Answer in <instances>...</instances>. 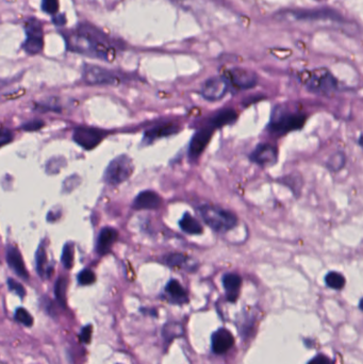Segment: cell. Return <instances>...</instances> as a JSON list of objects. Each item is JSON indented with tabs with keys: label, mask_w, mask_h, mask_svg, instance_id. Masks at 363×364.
Listing matches in <instances>:
<instances>
[{
	"label": "cell",
	"mask_w": 363,
	"mask_h": 364,
	"mask_svg": "<svg viewBox=\"0 0 363 364\" xmlns=\"http://www.w3.org/2000/svg\"><path fill=\"white\" fill-rule=\"evenodd\" d=\"M96 276L91 270H83L78 276V281L82 285H90L95 283Z\"/></svg>",
	"instance_id": "obj_30"
},
{
	"label": "cell",
	"mask_w": 363,
	"mask_h": 364,
	"mask_svg": "<svg viewBox=\"0 0 363 364\" xmlns=\"http://www.w3.org/2000/svg\"><path fill=\"white\" fill-rule=\"evenodd\" d=\"M345 162L346 156L344 155V153L337 152L329 158V160L327 162V167L331 171H339L344 167Z\"/></svg>",
	"instance_id": "obj_24"
},
{
	"label": "cell",
	"mask_w": 363,
	"mask_h": 364,
	"mask_svg": "<svg viewBox=\"0 0 363 364\" xmlns=\"http://www.w3.org/2000/svg\"><path fill=\"white\" fill-rule=\"evenodd\" d=\"M37 270L40 277H44L46 272V263H47V256L46 250L43 246H40L37 251Z\"/></svg>",
	"instance_id": "obj_27"
},
{
	"label": "cell",
	"mask_w": 363,
	"mask_h": 364,
	"mask_svg": "<svg viewBox=\"0 0 363 364\" xmlns=\"http://www.w3.org/2000/svg\"><path fill=\"white\" fill-rule=\"evenodd\" d=\"M212 134H213V128H203L195 132V134L192 136L189 145L188 154L190 159L196 160L202 155L204 148L208 146Z\"/></svg>",
	"instance_id": "obj_13"
},
{
	"label": "cell",
	"mask_w": 363,
	"mask_h": 364,
	"mask_svg": "<svg viewBox=\"0 0 363 364\" xmlns=\"http://www.w3.org/2000/svg\"><path fill=\"white\" fill-rule=\"evenodd\" d=\"M238 119V114L234 109H223L218 111L210 121L212 128H222L224 126L231 125Z\"/></svg>",
	"instance_id": "obj_21"
},
{
	"label": "cell",
	"mask_w": 363,
	"mask_h": 364,
	"mask_svg": "<svg viewBox=\"0 0 363 364\" xmlns=\"http://www.w3.org/2000/svg\"><path fill=\"white\" fill-rule=\"evenodd\" d=\"M6 260L11 266V269L14 271L19 277L24 279L28 278V272L26 270L24 260L20 252L15 247H9L8 252H6Z\"/></svg>",
	"instance_id": "obj_20"
},
{
	"label": "cell",
	"mask_w": 363,
	"mask_h": 364,
	"mask_svg": "<svg viewBox=\"0 0 363 364\" xmlns=\"http://www.w3.org/2000/svg\"><path fill=\"white\" fill-rule=\"evenodd\" d=\"M308 364H333V362L325 355H318L316 358H313Z\"/></svg>",
	"instance_id": "obj_38"
},
{
	"label": "cell",
	"mask_w": 363,
	"mask_h": 364,
	"mask_svg": "<svg viewBox=\"0 0 363 364\" xmlns=\"http://www.w3.org/2000/svg\"><path fill=\"white\" fill-rule=\"evenodd\" d=\"M83 79L88 84H116L119 79L105 68L95 65H85Z\"/></svg>",
	"instance_id": "obj_11"
},
{
	"label": "cell",
	"mask_w": 363,
	"mask_h": 364,
	"mask_svg": "<svg viewBox=\"0 0 363 364\" xmlns=\"http://www.w3.org/2000/svg\"><path fill=\"white\" fill-rule=\"evenodd\" d=\"M212 350L216 355H223L227 353L228 350L234 346L235 339L234 335L227 329L221 328L216 330L211 338Z\"/></svg>",
	"instance_id": "obj_16"
},
{
	"label": "cell",
	"mask_w": 363,
	"mask_h": 364,
	"mask_svg": "<svg viewBox=\"0 0 363 364\" xmlns=\"http://www.w3.org/2000/svg\"><path fill=\"white\" fill-rule=\"evenodd\" d=\"M15 318H16L17 321H19L25 326H31L33 324L32 317L29 314L28 311L25 310L24 308L17 309L16 313H15Z\"/></svg>",
	"instance_id": "obj_31"
},
{
	"label": "cell",
	"mask_w": 363,
	"mask_h": 364,
	"mask_svg": "<svg viewBox=\"0 0 363 364\" xmlns=\"http://www.w3.org/2000/svg\"><path fill=\"white\" fill-rule=\"evenodd\" d=\"M92 335V326H86L83 328V330L81 332V340L84 343H88L91 340Z\"/></svg>",
	"instance_id": "obj_39"
},
{
	"label": "cell",
	"mask_w": 363,
	"mask_h": 364,
	"mask_svg": "<svg viewBox=\"0 0 363 364\" xmlns=\"http://www.w3.org/2000/svg\"><path fill=\"white\" fill-rule=\"evenodd\" d=\"M80 184V178L77 175L71 176L70 178L64 181L63 183V191L64 192H72L76 189Z\"/></svg>",
	"instance_id": "obj_33"
},
{
	"label": "cell",
	"mask_w": 363,
	"mask_h": 364,
	"mask_svg": "<svg viewBox=\"0 0 363 364\" xmlns=\"http://www.w3.org/2000/svg\"><path fill=\"white\" fill-rule=\"evenodd\" d=\"M62 263L65 269L70 270L74 265V245L73 243L65 244L62 252Z\"/></svg>",
	"instance_id": "obj_28"
},
{
	"label": "cell",
	"mask_w": 363,
	"mask_h": 364,
	"mask_svg": "<svg viewBox=\"0 0 363 364\" xmlns=\"http://www.w3.org/2000/svg\"><path fill=\"white\" fill-rule=\"evenodd\" d=\"M241 284H242V279L239 276V275L234 274V273H228V274L224 275L223 285L226 291V296H227V299L231 301V303H235V301L238 299L240 288H241Z\"/></svg>",
	"instance_id": "obj_18"
},
{
	"label": "cell",
	"mask_w": 363,
	"mask_h": 364,
	"mask_svg": "<svg viewBox=\"0 0 363 364\" xmlns=\"http://www.w3.org/2000/svg\"><path fill=\"white\" fill-rule=\"evenodd\" d=\"M325 283L327 286L333 290H341L345 285V278L342 274L338 272H329L325 277Z\"/></svg>",
	"instance_id": "obj_23"
},
{
	"label": "cell",
	"mask_w": 363,
	"mask_h": 364,
	"mask_svg": "<svg viewBox=\"0 0 363 364\" xmlns=\"http://www.w3.org/2000/svg\"><path fill=\"white\" fill-rule=\"evenodd\" d=\"M180 229L191 236H198L202 232V226L197 219L192 216L189 212H186L179 221Z\"/></svg>",
	"instance_id": "obj_22"
},
{
	"label": "cell",
	"mask_w": 363,
	"mask_h": 364,
	"mask_svg": "<svg viewBox=\"0 0 363 364\" xmlns=\"http://www.w3.org/2000/svg\"><path fill=\"white\" fill-rule=\"evenodd\" d=\"M228 82L224 77H212L203 82L201 94L205 100L216 101L224 97L228 91Z\"/></svg>",
	"instance_id": "obj_8"
},
{
	"label": "cell",
	"mask_w": 363,
	"mask_h": 364,
	"mask_svg": "<svg viewBox=\"0 0 363 364\" xmlns=\"http://www.w3.org/2000/svg\"><path fill=\"white\" fill-rule=\"evenodd\" d=\"M359 145L362 147V136H359Z\"/></svg>",
	"instance_id": "obj_41"
},
{
	"label": "cell",
	"mask_w": 363,
	"mask_h": 364,
	"mask_svg": "<svg viewBox=\"0 0 363 364\" xmlns=\"http://www.w3.org/2000/svg\"><path fill=\"white\" fill-rule=\"evenodd\" d=\"M13 139V134L10 130L0 129V147L9 144Z\"/></svg>",
	"instance_id": "obj_37"
},
{
	"label": "cell",
	"mask_w": 363,
	"mask_h": 364,
	"mask_svg": "<svg viewBox=\"0 0 363 364\" xmlns=\"http://www.w3.org/2000/svg\"><path fill=\"white\" fill-rule=\"evenodd\" d=\"M118 237L119 232L114 228L106 227L102 229L99 233L97 245H96V251H97L99 255H106L107 252L110 251L112 246L115 244Z\"/></svg>",
	"instance_id": "obj_17"
},
{
	"label": "cell",
	"mask_w": 363,
	"mask_h": 364,
	"mask_svg": "<svg viewBox=\"0 0 363 364\" xmlns=\"http://www.w3.org/2000/svg\"><path fill=\"white\" fill-rule=\"evenodd\" d=\"M74 141L78 145L83 147L84 149H93L104 139V133L100 130L88 128V127H79L76 128L73 134Z\"/></svg>",
	"instance_id": "obj_10"
},
{
	"label": "cell",
	"mask_w": 363,
	"mask_h": 364,
	"mask_svg": "<svg viewBox=\"0 0 363 364\" xmlns=\"http://www.w3.org/2000/svg\"><path fill=\"white\" fill-rule=\"evenodd\" d=\"M133 162L128 156H119L109 164L105 171V181L111 185L125 182L133 173Z\"/></svg>",
	"instance_id": "obj_4"
},
{
	"label": "cell",
	"mask_w": 363,
	"mask_h": 364,
	"mask_svg": "<svg viewBox=\"0 0 363 364\" xmlns=\"http://www.w3.org/2000/svg\"><path fill=\"white\" fill-rule=\"evenodd\" d=\"M163 261H164V263L168 265L169 267H179L186 263L188 259L186 256L183 255V253L173 252V253H168V255L164 257Z\"/></svg>",
	"instance_id": "obj_25"
},
{
	"label": "cell",
	"mask_w": 363,
	"mask_h": 364,
	"mask_svg": "<svg viewBox=\"0 0 363 364\" xmlns=\"http://www.w3.org/2000/svg\"><path fill=\"white\" fill-rule=\"evenodd\" d=\"M66 288H67V279L66 278H59L56 286H54V294L61 306H65L66 300Z\"/></svg>",
	"instance_id": "obj_26"
},
{
	"label": "cell",
	"mask_w": 363,
	"mask_h": 364,
	"mask_svg": "<svg viewBox=\"0 0 363 364\" xmlns=\"http://www.w3.org/2000/svg\"><path fill=\"white\" fill-rule=\"evenodd\" d=\"M62 161H64V160L62 159V158H54V159H51V160H50V162H51L52 164L47 163V166H46V169H47L48 173H50V174H57L58 171H59L61 168H62V166H61V165H62V164H61V162H62Z\"/></svg>",
	"instance_id": "obj_34"
},
{
	"label": "cell",
	"mask_w": 363,
	"mask_h": 364,
	"mask_svg": "<svg viewBox=\"0 0 363 364\" xmlns=\"http://www.w3.org/2000/svg\"><path fill=\"white\" fill-rule=\"evenodd\" d=\"M228 84H231L239 90H248L257 84V75L248 70L241 67H235L228 71L224 76Z\"/></svg>",
	"instance_id": "obj_7"
},
{
	"label": "cell",
	"mask_w": 363,
	"mask_h": 364,
	"mask_svg": "<svg viewBox=\"0 0 363 364\" xmlns=\"http://www.w3.org/2000/svg\"><path fill=\"white\" fill-rule=\"evenodd\" d=\"M198 212L204 224L216 232H227L238 224V218L234 213L215 205L203 204L198 208Z\"/></svg>",
	"instance_id": "obj_3"
},
{
	"label": "cell",
	"mask_w": 363,
	"mask_h": 364,
	"mask_svg": "<svg viewBox=\"0 0 363 364\" xmlns=\"http://www.w3.org/2000/svg\"><path fill=\"white\" fill-rule=\"evenodd\" d=\"M165 294L167 298L174 304L182 305L188 301V293L179 281L176 279L169 280L165 285Z\"/></svg>",
	"instance_id": "obj_19"
},
{
	"label": "cell",
	"mask_w": 363,
	"mask_h": 364,
	"mask_svg": "<svg viewBox=\"0 0 363 364\" xmlns=\"http://www.w3.org/2000/svg\"><path fill=\"white\" fill-rule=\"evenodd\" d=\"M285 15H289L297 20H340L341 17L337 12L330 9L321 10H296L286 12Z\"/></svg>",
	"instance_id": "obj_12"
},
{
	"label": "cell",
	"mask_w": 363,
	"mask_h": 364,
	"mask_svg": "<svg viewBox=\"0 0 363 364\" xmlns=\"http://www.w3.org/2000/svg\"><path fill=\"white\" fill-rule=\"evenodd\" d=\"M162 205L161 196L154 191H143L134 198L132 208L135 210H157Z\"/></svg>",
	"instance_id": "obj_15"
},
{
	"label": "cell",
	"mask_w": 363,
	"mask_h": 364,
	"mask_svg": "<svg viewBox=\"0 0 363 364\" xmlns=\"http://www.w3.org/2000/svg\"><path fill=\"white\" fill-rule=\"evenodd\" d=\"M52 22L56 24L57 26H63L65 23H66V18L65 16L62 14V15H58V16H54L52 18Z\"/></svg>",
	"instance_id": "obj_40"
},
{
	"label": "cell",
	"mask_w": 363,
	"mask_h": 364,
	"mask_svg": "<svg viewBox=\"0 0 363 364\" xmlns=\"http://www.w3.org/2000/svg\"><path fill=\"white\" fill-rule=\"evenodd\" d=\"M306 87L312 93L329 95L338 90V81L327 70H318L307 79Z\"/></svg>",
	"instance_id": "obj_5"
},
{
	"label": "cell",
	"mask_w": 363,
	"mask_h": 364,
	"mask_svg": "<svg viewBox=\"0 0 363 364\" xmlns=\"http://www.w3.org/2000/svg\"><path fill=\"white\" fill-rule=\"evenodd\" d=\"M42 9L48 14H56L59 10V0H43Z\"/></svg>",
	"instance_id": "obj_32"
},
{
	"label": "cell",
	"mask_w": 363,
	"mask_h": 364,
	"mask_svg": "<svg viewBox=\"0 0 363 364\" xmlns=\"http://www.w3.org/2000/svg\"><path fill=\"white\" fill-rule=\"evenodd\" d=\"M43 126H44L43 121H32L29 122H26L22 128L25 131H37V130L40 129Z\"/></svg>",
	"instance_id": "obj_36"
},
{
	"label": "cell",
	"mask_w": 363,
	"mask_h": 364,
	"mask_svg": "<svg viewBox=\"0 0 363 364\" xmlns=\"http://www.w3.org/2000/svg\"><path fill=\"white\" fill-rule=\"evenodd\" d=\"M249 159L260 166H274L278 161L277 149L268 143L259 144L249 155Z\"/></svg>",
	"instance_id": "obj_9"
},
{
	"label": "cell",
	"mask_w": 363,
	"mask_h": 364,
	"mask_svg": "<svg viewBox=\"0 0 363 364\" xmlns=\"http://www.w3.org/2000/svg\"><path fill=\"white\" fill-rule=\"evenodd\" d=\"M27 39L24 43V49L29 54H37L42 51L44 47V37L42 26L36 19H30L26 23Z\"/></svg>",
	"instance_id": "obj_6"
},
{
	"label": "cell",
	"mask_w": 363,
	"mask_h": 364,
	"mask_svg": "<svg viewBox=\"0 0 363 364\" xmlns=\"http://www.w3.org/2000/svg\"><path fill=\"white\" fill-rule=\"evenodd\" d=\"M180 130V127L174 122H166L162 123V125H158L152 129L147 130L144 133L143 136V144L144 145H149V144L154 143L158 139H162V137L170 136L175 133H177Z\"/></svg>",
	"instance_id": "obj_14"
},
{
	"label": "cell",
	"mask_w": 363,
	"mask_h": 364,
	"mask_svg": "<svg viewBox=\"0 0 363 364\" xmlns=\"http://www.w3.org/2000/svg\"><path fill=\"white\" fill-rule=\"evenodd\" d=\"M182 334V328L178 324H166L163 329V335L165 340L170 341V339L177 338Z\"/></svg>",
	"instance_id": "obj_29"
},
{
	"label": "cell",
	"mask_w": 363,
	"mask_h": 364,
	"mask_svg": "<svg viewBox=\"0 0 363 364\" xmlns=\"http://www.w3.org/2000/svg\"><path fill=\"white\" fill-rule=\"evenodd\" d=\"M65 40L71 51L101 60H113V49L108 47L105 36L90 25L80 26L76 33L67 34Z\"/></svg>",
	"instance_id": "obj_1"
},
{
	"label": "cell",
	"mask_w": 363,
	"mask_h": 364,
	"mask_svg": "<svg viewBox=\"0 0 363 364\" xmlns=\"http://www.w3.org/2000/svg\"><path fill=\"white\" fill-rule=\"evenodd\" d=\"M8 285H9V288L11 291L15 292L18 296L20 297H24L26 295V291L24 286L20 284L19 283H17V281H15L14 279H9L8 280Z\"/></svg>",
	"instance_id": "obj_35"
},
{
	"label": "cell",
	"mask_w": 363,
	"mask_h": 364,
	"mask_svg": "<svg viewBox=\"0 0 363 364\" xmlns=\"http://www.w3.org/2000/svg\"><path fill=\"white\" fill-rule=\"evenodd\" d=\"M306 116L303 113H294L285 107L277 106L272 112L269 129L273 133L283 135L293 130H298L304 126Z\"/></svg>",
	"instance_id": "obj_2"
}]
</instances>
